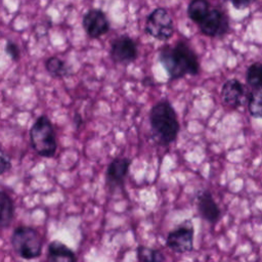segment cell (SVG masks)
I'll list each match as a JSON object with an SVG mask.
<instances>
[{"instance_id": "19", "label": "cell", "mask_w": 262, "mask_h": 262, "mask_svg": "<svg viewBox=\"0 0 262 262\" xmlns=\"http://www.w3.org/2000/svg\"><path fill=\"white\" fill-rule=\"evenodd\" d=\"M246 81L253 89L262 85V63L259 61L253 62L248 67L246 73Z\"/></svg>"}, {"instance_id": "8", "label": "cell", "mask_w": 262, "mask_h": 262, "mask_svg": "<svg viewBox=\"0 0 262 262\" xmlns=\"http://www.w3.org/2000/svg\"><path fill=\"white\" fill-rule=\"evenodd\" d=\"M136 42L127 35H121L111 43L110 55L113 61L120 64H129L137 58Z\"/></svg>"}, {"instance_id": "1", "label": "cell", "mask_w": 262, "mask_h": 262, "mask_svg": "<svg viewBox=\"0 0 262 262\" xmlns=\"http://www.w3.org/2000/svg\"><path fill=\"white\" fill-rule=\"evenodd\" d=\"M159 61L166 70L171 81L181 79L187 75L195 76L200 72L198 55L185 41H178L173 46L164 45L161 47Z\"/></svg>"}, {"instance_id": "18", "label": "cell", "mask_w": 262, "mask_h": 262, "mask_svg": "<svg viewBox=\"0 0 262 262\" xmlns=\"http://www.w3.org/2000/svg\"><path fill=\"white\" fill-rule=\"evenodd\" d=\"M136 258L140 262H163L166 260L164 254L161 251L145 246L137 247Z\"/></svg>"}, {"instance_id": "20", "label": "cell", "mask_w": 262, "mask_h": 262, "mask_svg": "<svg viewBox=\"0 0 262 262\" xmlns=\"http://www.w3.org/2000/svg\"><path fill=\"white\" fill-rule=\"evenodd\" d=\"M5 52L13 61H17L20 57V50L16 43L12 41H7L5 44Z\"/></svg>"}, {"instance_id": "11", "label": "cell", "mask_w": 262, "mask_h": 262, "mask_svg": "<svg viewBox=\"0 0 262 262\" xmlns=\"http://www.w3.org/2000/svg\"><path fill=\"white\" fill-rule=\"evenodd\" d=\"M131 166V160L125 157L115 158L107 166L105 180L110 187H118L123 185L128 176Z\"/></svg>"}, {"instance_id": "9", "label": "cell", "mask_w": 262, "mask_h": 262, "mask_svg": "<svg viewBox=\"0 0 262 262\" xmlns=\"http://www.w3.org/2000/svg\"><path fill=\"white\" fill-rule=\"evenodd\" d=\"M83 28L92 39H98L110 31V21L105 13L98 8L89 9L82 19Z\"/></svg>"}, {"instance_id": "14", "label": "cell", "mask_w": 262, "mask_h": 262, "mask_svg": "<svg viewBox=\"0 0 262 262\" xmlns=\"http://www.w3.org/2000/svg\"><path fill=\"white\" fill-rule=\"evenodd\" d=\"M14 217V204L6 192L0 190V228L10 225Z\"/></svg>"}, {"instance_id": "5", "label": "cell", "mask_w": 262, "mask_h": 262, "mask_svg": "<svg viewBox=\"0 0 262 262\" xmlns=\"http://www.w3.org/2000/svg\"><path fill=\"white\" fill-rule=\"evenodd\" d=\"M145 33L160 41H168L174 34V23L169 11L164 7L155 8L146 17Z\"/></svg>"}, {"instance_id": "15", "label": "cell", "mask_w": 262, "mask_h": 262, "mask_svg": "<svg viewBox=\"0 0 262 262\" xmlns=\"http://www.w3.org/2000/svg\"><path fill=\"white\" fill-rule=\"evenodd\" d=\"M208 0H191L187 6V15L190 20L198 25L210 9Z\"/></svg>"}, {"instance_id": "13", "label": "cell", "mask_w": 262, "mask_h": 262, "mask_svg": "<svg viewBox=\"0 0 262 262\" xmlns=\"http://www.w3.org/2000/svg\"><path fill=\"white\" fill-rule=\"evenodd\" d=\"M47 259L55 262L77 261L75 252L60 241H52L47 248Z\"/></svg>"}, {"instance_id": "6", "label": "cell", "mask_w": 262, "mask_h": 262, "mask_svg": "<svg viewBox=\"0 0 262 262\" xmlns=\"http://www.w3.org/2000/svg\"><path fill=\"white\" fill-rule=\"evenodd\" d=\"M198 27L201 33L207 37H222L229 31V18L225 11L211 6Z\"/></svg>"}, {"instance_id": "21", "label": "cell", "mask_w": 262, "mask_h": 262, "mask_svg": "<svg viewBox=\"0 0 262 262\" xmlns=\"http://www.w3.org/2000/svg\"><path fill=\"white\" fill-rule=\"evenodd\" d=\"M11 168V162L9 157L0 149V175L6 173Z\"/></svg>"}, {"instance_id": "17", "label": "cell", "mask_w": 262, "mask_h": 262, "mask_svg": "<svg viewBox=\"0 0 262 262\" xmlns=\"http://www.w3.org/2000/svg\"><path fill=\"white\" fill-rule=\"evenodd\" d=\"M45 69L47 73L54 78H62L70 73L66 62L56 56H51L46 60Z\"/></svg>"}, {"instance_id": "3", "label": "cell", "mask_w": 262, "mask_h": 262, "mask_svg": "<svg viewBox=\"0 0 262 262\" xmlns=\"http://www.w3.org/2000/svg\"><path fill=\"white\" fill-rule=\"evenodd\" d=\"M30 140L33 149L42 158H52L57 149L56 134L51 121L46 116H40L30 130Z\"/></svg>"}, {"instance_id": "7", "label": "cell", "mask_w": 262, "mask_h": 262, "mask_svg": "<svg viewBox=\"0 0 262 262\" xmlns=\"http://www.w3.org/2000/svg\"><path fill=\"white\" fill-rule=\"evenodd\" d=\"M194 229L190 222H185L168 232L166 246L175 253L184 254L193 250Z\"/></svg>"}, {"instance_id": "4", "label": "cell", "mask_w": 262, "mask_h": 262, "mask_svg": "<svg viewBox=\"0 0 262 262\" xmlns=\"http://www.w3.org/2000/svg\"><path fill=\"white\" fill-rule=\"evenodd\" d=\"M11 245L16 255L26 260L36 259L42 254V237L31 226L20 225L15 227L11 235Z\"/></svg>"}, {"instance_id": "16", "label": "cell", "mask_w": 262, "mask_h": 262, "mask_svg": "<svg viewBox=\"0 0 262 262\" xmlns=\"http://www.w3.org/2000/svg\"><path fill=\"white\" fill-rule=\"evenodd\" d=\"M248 111L252 117L262 119V85L254 88L249 95Z\"/></svg>"}, {"instance_id": "23", "label": "cell", "mask_w": 262, "mask_h": 262, "mask_svg": "<svg viewBox=\"0 0 262 262\" xmlns=\"http://www.w3.org/2000/svg\"><path fill=\"white\" fill-rule=\"evenodd\" d=\"M82 122H83L82 118H81L79 115H76V116H75V118H74V123H75L77 126H79Z\"/></svg>"}, {"instance_id": "2", "label": "cell", "mask_w": 262, "mask_h": 262, "mask_svg": "<svg viewBox=\"0 0 262 262\" xmlns=\"http://www.w3.org/2000/svg\"><path fill=\"white\" fill-rule=\"evenodd\" d=\"M149 124L154 136L162 145L173 143L180 130L177 114L168 99L159 100L151 106Z\"/></svg>"}, {"instance_id": "12", "label": "cell", "mask_w": 262, "mask_h": 262, "mask_svg": "<svg viewBox=\"0 0 262 262\" xmlns=\"http://www.w3.org/2000/svg\"><path fill=\"white\" fill-rule=\"evenodd\" d=\"M221 98L224 104L231 108L241 106L246 98V88L237 79L227 80L221 89Z\"/></svg>"}, {"instance_id": "22", "label": "cell", "mask_w": 262, "mask_h": 262, "mask_svg": "<svg viewBox=\"0 0 262 262\" xmlns=\"http://www.w3.org/2000/svg\"><path fill=\"white\" fill-rule=\"evenodd\" d=\"M232 6L236 9H245L251 5L255 0H229Z\"/></svg>"}, {"instance_id": "10", "label": "cell", "mask_w": 262, "mask_h": 262, "mask_svg": "<svg viewBox=\"0 0 262 262\" xmlns=\"http://www.w3.org/2000/svg\"><path fill=\"white\" fill-rule=\"evenodd\" d=\"M196 208L200 216L211 224L216 223L221 216V211L209 189H203L198 193Z\"/></svg>"}]
</instances>
